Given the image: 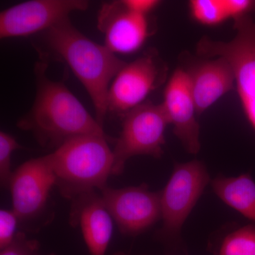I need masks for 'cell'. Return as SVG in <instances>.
<instances>
[{
    "instance_id": "ba28073f",
    "label": "cell",
    "mask_w": 255,
    "mask_h": 255,
    "mask_svg": "<svg viewBox=\"0 0 255 255\" xmlns=\"http://www.w3.org/2000/svg\"><path fill=\"white\" fill-rule=\"evenodd\" d=\"M85 0H30L0 13V38H17L44 32L69 18L74 11H85Z\"/></svg>"
},
{
    "instance_id": "6da1fadb",
    "label": "cell",
    "mask_w": 255,
    "mask_h": 255,
    "mask_svg": "<svg viewBox=\"0 0 255 255\" xmlns=\"http://www.w3.org/2000/svg\"><path fill=\"white\" fill-rule=\"evenodd\" d=\"M41 46L37 48L40 59L58 60L71 69L90 96L95 118L103 127L111 84L127 63L77 29L70 18L43 32Z\"/></svg>"
},
{
    "instance_id": "2e32d148",
    "label": "cell",
    "mask_w": 255,
    "mask_h": 255,
    "mask_svg": "<svg viewBox=\"0 0 255 255\" xmlns=\"http://www.w3.org/2000/svg\"><path fill=\"white\" fill-rule=\"evenodd\" d=\"M219 255H255V225H246L228 233Z\"/></svg>"
},
{
    "instance_id": "7402d4cb",
    "label": "cell",
    "mask_w": 255,
    "mask_h": 255,
    "mask_svg": "<svg viewBox=\"0 0 255 255\" xmlns=\"http://www.w3.org/2000/svg\"><path fill=\"white\" fill-rule=\"evenodd\" d=\"M127 8L137 14H149L157 7L160 1L157 0H122Z\"/></svg>"
},
{
    "instance_id": "5b68a950",
    "label": "cell",
    "mask_w": 255,
    "mask_h": 255,
    "mask_svg": "<svg viewBox=\"0 0 255 255\" xmlns=\"http://www.w3.org/2000/svg\"><path fill=\"white\" fill-rule=\"evenodd\" d=\"M236 34L228 41L203 37L198 54L209 58H224L231 65L243 110L255 130V9L234 19Z\"/></svg>"
},
{
    "instance_id": "9c48e42d",
    "label": "cell",
    "mask_w": 255,
    "mask_h": 255,
    "mask_svg": "<svg viewBox=\"0 0 255 255\" xmlns=\"http://www.w3.org/2000/svg\"><path fill=\"white\" fill-rule=\"evenodd\" d=\"M102 200L121 232L129 236L141 234L161 219L160 191L139 186L101 190Z\"/></svg>"
},
{
    "instance_id": "44dd1931",
    "label": "cell",
    "mask_w": 255,
    "mask_h": 255,
    "mask_svg": "<svg viewBox=\"0 0 255 255\" xmlns=\"http://www.w3.org/2000/svg\"><path fill=\"white\" fill-rule=\"evenodd\" d=\"M228 18L241 17L255 9V1L250 0H221Z\"/></svg>"
},
{
    "instance_id": "30bf717a",
    "label": "cell",
    "mask_w": 255,
    "mask_h": 255,
    "mask_svg": "<svg viewBox=\"0 0 255 255\" xmlns=\"http://www.w3.org/2000/svg\"><path fill=\"white\" fill-rule=\"evenodd\" d=\"M12 210L19 223L38 219L46 209L55 177L48 156L31 159L13 172L9 183Z\"/></svg>"
},
{
    "instance_id": "d6986e66",
    "label": "cell",
    "mask_w": 255,
    "mask_h": 255,
    "mask_svg": "<svg viewBox=\"0 0 255 255\" xmlns=\"http://www.w3.org/2000/svg\"><path fill=\"white\" fill-rule=\"evenodd\" d=\"M39 248V242L28 239L24 233L18 231L9 246L1 250L0 255H36Z\"/></svg>"
},
{
    "instance_id": "7c38bea8",
    "label": "cell",
    "mask_w": 255,
    "mask_h": 255,
    "mask_svg": "<svg viewBox=\"0 0 255 255\" xmlns=\"http://www.w3.org/2000/svg\"><path fill=\"white\" fill-rule=\"evenodd\" d=\"M162 105L184 148L189 153L197 154L201 150L200 127L187 71L175 70L164 90Z\"/></svg>"
},
{
    "instance_id": "4fadbf2b",
    "label": "cell",
    "mask_w": 255,
    "mask_h": 255,
    "mask_svg": "<svg viewBox=\"0 0 255 255\" xmlns=\"http://www.w3.org/2000/svg\"><path fill=\"white\" fill-rule=\"evenodd\" d=\"M113 219L96 191L73 200L70 223L81 228L91 255H105L113 234Z\"/></svg>"
},
{
    "instance_id": "5bb4252c",
    "label": "cell",
    "mask_w": 255,
    "mask_h": 255,
    "mask_svg": "<svg viewBox=\"0 0 255 255\" xmlns=\"http://www.w3.org/2000/svg\"><path fill=\"white\" fill-rule=\"evenodd\" d=\"M187 73L198 115L231 91L236 85L231 65L220 57L204 60Z\"/></svg>"
},
{
    "instance_id": "277c9868",
    "label": "cell",
    "mask_w": 255,
    "mask_h": 255,
    "mask_svg": "<svg viewBox=\"0 0 255 255\" xmlns=\"http://www.w3.org/2000/svg\"><path fill=\"white\" fill-rule=\"evenodd\" d=\"M211 179L205 164L198 159L174 164L165 187L160 191L162 227L157 238L167 255H185L182 228Z\"/></svg>"
},
{
    "instance_id": "3957f363",
    "label": "cell",
    "mask_w": 255,
    "mask_h": 255,
    "mask_svg": "<svg viewBox=\"0 0 255 255\" xmlns=\"http://www.w3.org/2000/svg\"><path fill=\"white\" fill-rule=\"evenodd\" d=\"M48 156L55 186L65 198L75 199L102 190L114 163L106 135H84L64 142Z\"/></svg>"
},
{
    "instance_id": "8fae6325",
    "label": "cell",
    "mask_w": 255,
    "mask_h": 255,
    "mask_svg": "<svg viewBox=\"0 0 255 255\" xmlns=\"http://www.w3.org/2000/svg\"><path fill=\"white\" fill-rule=\"evenodd\" d=\"M97 27L105 46L114 54H130L140 49L151 35L148 16L129 9L123 1L106 2L99 11Z\"/></svg>"
},
{
    "instance_id": "e0dca14e",
    "label": "cell",
    "mask_w": 255,
    "mask_h": 255,
    "mask_svg": "<svg viewBox=\"0 0 255 255\" xmlns=\"http://www.w3.org/2000/svg\"><path fill=\"white\" fill-rule=\"evenodd\" d=\"M190 10L196 21L207 26H214L228 18L221 0H192Z\"/></svg>"
},
{
    "instance_id": "cb8c5ba5",
    "label": "cell",
    "mask_w": 255,
    "mask_h": 255,
    "mask_svg": "<svg viewBox=\"0 0 255 255\" xmlns=\"http://www.w3.org/2000/svg\"><path fill=\"white\" fill-rule=\"evenodd\" d=\"M36 255H40L37 254ZM55 255L54 254H50V255Z\"/></svg>"
},
{
    "instance_id": "52a82bcc",
    "label": "cell",
    "mask_w": 255,
    "mask_h": 255,
    "mask_svg": "<svg viewBox=\"0 0 255 255\" xmlns=\"http://www.w3.org/2000/svg\"><path fill=\"white\" fill-rule=\"evenodd\" d=\"M167 68L155 49L147 50L131 63H126L111 84L108 112L123 117L145 102L151 92L165 82Z\"/></svg>"
},
{
    "instance_id": "9a60e30c",
    "label": "cell",
    "mask_w": 255,
    "mask_h": 255,
    "mask_svg": "<svg viewBox=\"0 0 255 255\" xmlns=\"http://www.w3.org/2000/svg\"><path fill=\"white\" fill-rule=\"evenodd\" d=\"M211 185L224 204L255 223V181L251 174L237 177L220 174L211 179Z\"/></svg>"
},
{
    "instance_id": "ac0fdd59",
    "label": "cell",
    "mask_w": 255,
    "mask_h": 255,
    "mask_svg": "<svg viewBox=\"0 0 255 255\" xmlns=\"http://www.w3.org/2000/svg\"><path fill=\"white\" fill-rule=\"evenodd\" d=\"M21 146L15 137L4 131L0 132V181L3 187L9 185L13 172L11 170V158L13 152Z\"/></svg>"
},
{
    "instance_id": "7a4b0ae2",
    "label": "cell",
    "mask_w": 255,
    "mask_h": 255,
    "mask_svg": "<svg viewBox=\"0 0 255 255\" xmlns=\"http://www.w3.org/2000/svg\"><path fill=\"white\" fill-rule=\"evenodd\" d=\"M48 63L35 65L36 94L31 110L20 119V129L31 132L43 147L55 149L73 137L106 135L103 127L89 113L63 82L48 78Z\"/></svg>"
},
{
    "instance_id": "ffe728a7",
    "label": "cell",
    "mask_w": 255,
    "mask_h": 255,
    "mask_svg": "<svg viewBox=\"0 0 255 255\" xmlns=\"http://www.w3.org/2000/svg\"><path fill=\"white\" fill-rule=\"evenodd\" d=\"M19 221L12 209L0 211V249L9 246L16 236Z\"/></svg>"
},
{
    "instance_id": "8992f818",
    "label": "cell",
    "mask_w": 255,
    "mask_h": 255,
    "mask_svg": "<svg viewBox=\"0 0 255 255\" xmlns=\"http://www.w3.org/2000/svg\"><path fill=\"white\" fill-rule=\"evenodd\" d=\"M122 130L113 150L112 175L123 173L129 159L137 155L159 158L165 145V129L169 124L162 104L150 101L122 117Z\"/></svg>"
},
{
    "instance_id": "603a6c76",
    "label": "cell",
    "mask_w": 255,
    "mask_h": 255,
    "mask_svg": "<svg viewBox=\"0 0 255 255\" xmlns=\"http://www.w3.org/2000/svg\"><path fill=\"white\" fill-rule=\"evenodd\" d=\"M114 255H126L125 253H117V254H115Z\"/></svg>"
}]
</instances>
